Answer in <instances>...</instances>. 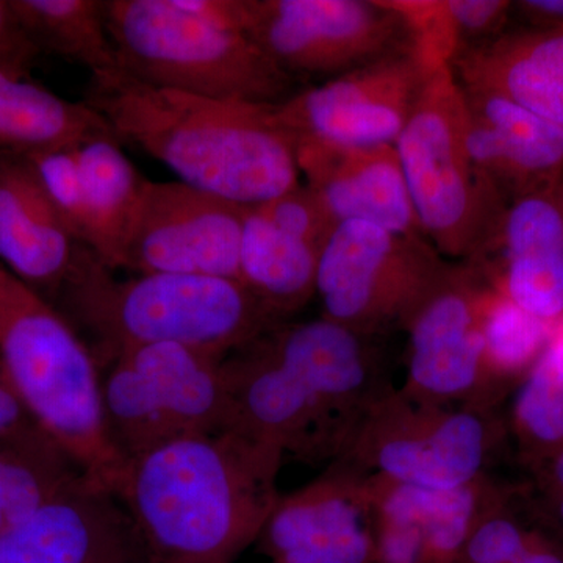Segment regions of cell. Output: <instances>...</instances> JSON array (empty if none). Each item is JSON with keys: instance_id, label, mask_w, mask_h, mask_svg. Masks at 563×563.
Listing matches in <instances>:
<instances>
[{"instance_id": "6da1fadb", "label": "cell", "mask_w": 563, "mask_h": 563, "mask_svg": "<svg viewBox=\"0 0 563 563\" xmlns=\"http://www.w3.org/2000/svg\"><path fill=\"white\" fill-rule=\"evenodd\" d=\"M284 454L239 429L184 437L125 462L114 492L154 563H233L279 501Z\"/></svg>"}, {"instance_id": "7a4b0ae2", "label": "cell", "mask_w": 563, "mask_h": 563, "mask_svg": "<svg viewBox=\"0 0 563 563\" xmlns=\"http://www.w3.org/2000/svg\"><path fill=\"white\" fill-rule=\"evenodd\" d=\"M84 102L121 143L198 190L255 207L301 184L295 140L274 106L155 87L121 69L91 74Z\"/></svg>"}, {"instance_id": "3957f363", "label": "cell", "mask_w": 563, "mask_h": 563, "mask_svg": "<svg viewBox=\"0 0 563 563\" xmlns=\"http://www.w3.org/2000/svg\"><path fill=\"white\" fill-rule=\"evenodd\" d=\"M55 299L70 324L95 339L98 365L143 344H179L225 358L279 324L240 280L169 273L118 280L85 246Z\"/></svg>"}, {"instance_id": "277c9868", "label": "cell", "mask_w": 563, "mask_h": 563, "mask_svg": "<svg viewBox=\"0 0 563 563\" xmlns=\"http://www.w3.org/2000/svg\"><path fill=\"white\" fill-rule=\"evenodd\" d=\"M0 363L40 428L114 490L125 461L107 431L98 361L68 318L3 266Z\"/></svg>"}, {"instance_id": "5b68a950", "label": "cell", "mask_w": 563, "mask_h": 563, "mask_svg": "<svg viewBox=\"0 0 563 563\" xmlns=\"http://www.w3.org/2000/svg\"><path fill=\"white\" fill-rule=\"evenodd\" d=\"M118 68L155 87L277 106L301 91L244 33L221 31L174 0H102Z\"/></svg>"}, {"instance_id": "8992f818", "label": "cell", "mask_w": 563, "mask_h": 563, "mask_svg": "<svg viewBox=\"0 0 563 563\" xmlns=\"http://www.w3.org/2000/svg\"><path fill=\"white\" fill-rule=\"evenodd\" d=\"M395 150L426 239L440 254L468 261L507 202L474 166L451 65L429 73Z\"/></svg>"}, {"instance_id": "52a82bcc", "label": "cell", "mask_w": 563, "mask_h": 563, "mask_svg": "<svg viewBox=\"0 0 563 563\" xmlns=\"http://www.w3.org/2000/svg\"><path fill=\"white\" fill-rule=\"evenodd\" d=\"M222 362L179 344H143L99 363L107 431L121 457L231 428Z\"/></svg>"}, {"instance_id": "ba28073f", "label": "cell", "mask_w": 563, "mask_h": 563, "mask_svg": "<svg viewBox=\"0 0 563 563\" xmlns=\"http://www.w3.org/2000/svg\"><path fill=\"white\" fill-rule=\"evenodd\" d=\"M448 266L426 236L340 222L318 261L317 295L324 318L368 335L406 325Z\"/></svg>"}, {"instance_id": "9c48e42d", "label": "cell", "mask_w": 563, "mask_h": 563, "mask_svg": "<svg viewBox=\"0 0 563 563\" xmlns=\"http://www.w3.org/2000/svg\"><path fill=\"white\" fill-rule=\"evenodd\" d=\"M247 14L246 35L298 81L332 80L415 47L391 0H247Z\"/></svg>"}, {"instance_id": "30bf717a", "label": "cell", "mask_w": 563, "mask_h": 563, "mask_svg": "<svg viewBox=\"0 0 563 563\" xmlns=\"http://www.w3.org/2000/svg\"><path fill=\"white\" fill-rule=\"evenodd\" d=\"M433 68L413 47L298 91L274 109L295 144L395 146Z\"/></svg>"}, {"instance_id": "8fae6325", "label": "cell", "mask_w": 563, "mask_h": 563, "mask_svg": "<svg viewBox=\"0 0 563 563\" xmlns=\"http://www.w3.org/2000/svg\"><path fill=\"white\" fill-rule=\"evenodd\" d=\"M247 209L180 180H147L120 268L239 280Z\"/></svg>"}, {"instance_id": "7c38bea8", "label": "cell", "mask_w": 563, "mask_h": 563, "mask_svg": "<svg viewBox=\"0 0 563 563\" xmlns=\"http://www.w3.org/2000/svg\"><path fill=\"white\" fill-rule=\"evenodd\" d=\"M0 563H154L118 493L84 476L0 532Z\"/></svg>"}, {"instance_id": "4fadbf2b", "label": "cell", "mask_w": 563, "mask_h": 563, "mask_svg": "<svg viewBox=\"0 0 563 563\" xmlns=\"http://www.w3.org/2000/svg\"><path fill=\"white\" fill-rule=\"evenodd\" d=\"M466 265L493 290L555 324L563 318V201L561 184L504 207Z\"/></svg>"}, {"instance_id": "5bb4252c", "label": "cell", "mask_w": 563, "mask_h": 563, "mask_svg": "<svg viewBox=\"0 0 563 563\" xmlns=\"http://www.w3.org/2000/svg\"><path fill=\"white\" fill-rule=\"evenodd\" d=\"M483 288V277L472 266H448L407 321L409 384L421 401L463 398L487 373L481 331Z\"/></svg>"}, {"instance_id": "9a60e30c", "label": "cell", "mask_w": 563, "mask_h": 563, "mask_svg": "<svg viewBox=\"0 0 563 563\" xmlns=\"http://www.w3.org/2000/svg\"><path fill=\"white\" fill-rule=\"evenodd\" d=\"M461 90L470 155L504 201L561 184L563 125L495 92L462 85Z\"/></svg>"}, {"instance_id": "2e32d148", "label": "cell", "mask_w": 563, "mask_h": 563, "mask_svg": "<svg viewBox=\"0 0 563 563\" xmlns=\"http://www.w3.org/2000/svg\"><path fill=\"white\" fill-rule=\"evenodd\" d=\"M295 150L299 174L336 224L365 221L388 231L424 236L395 146L299 141Z\"/></svg>"}, {"instance_id": "e0dca14e", "label": "cell", "mask_w": 563, "mask_h": 563, "mask_svg": "<svg viewBox=\"0 0 563 563\" xmlns=\"http://www.w3.org/2000/svg\"><path fill=\"white\" fill-rule=\"evenodd\" d=\"M369 437L368 461L387 483L432 490L474 484L488 451V429L472 410L401 418L384 413Z\"/></svg>"}, {"instance_id": "ac0fdd59", "label": "cell", "mask_w": 563, "mask_h": 563, "mask_svg": "<svg viewBox=\"0 0 563 563\" xmlns=\"http://www.w3.org/2000/svg\"><path fill=\"white\" fill-rule=\"evenodd\" d=\"M374 492L346 479H324L279 499L258 537L276 563H372L368 528Z\"/></svg>"}, {"instance_id": "d6986e66", "label": "cell", "mask_w": 563, "mask_h": 563, "mask_svg": "<svg viewBox=\"0 0 563 563\" xmlns=\"http://www.w3.org/2000/svg\"><path fill=\"white\" fill-rule=\"evenodd\" d=\"M80 247L24 157L0 155V266L52 302Z\"/></svg>"}, {"instance_id": "ffe728a7", "label": "cell", "mask_w": 563, "mask_h": 563, "mask_svg": "<svg viewBox=\"0 0 563 563\" xmlns=\"http://www.w3.org/2000/svg\"><path fill=\"white\" fill-rule=\"evenodd\" d=\"M462 87L495 92L563 125V27L507 29L451 62Z\"/></svg>"}, {"instance_id": "44dd1931", "label": "cell", "mask_w": 563, "mask_h": 563, "mask_svg": "<svg viewBox=\"0 0 563 563\" xmlns=\"http://www.w3.org/2000/svg\"><path fill=\"white\" fill-rule=\"evenodd\" d=\"M362 333L320 320L277 324L263 335L282 365L301 379L329 418L343 431L350 406L368 395L373 358Z\"/></svg>"}, {"instance_id": "7402d4cb", "label": "cell", "mask_w": 563, "mask_h": 563, "mask_svg": "<svg viewBox=\"0 0 563 563\" xmlns=\"http://www.w3.org/2000/svg\"><path fill=\"white\" fill-rule=\"evenodd\" d=\"M102 136L118 139L87 103L55 95L31 69L0 66V155L73 150Z\"/></svg>"}, {"instance_id": "603a6c76", "label": "cell", "mask_w": 563, "mask_h": 563, "mask_svg": "<svg viewBox=\"0 0 563 563\" xmlns=\"http://www.w3.org/2000/svg\"><path fill=\"white\" fill-rule=\"evenodd\" d=\"M318 261L320 252L282 232L258 207L247 209L239 280L279 320L317 295Z\"/></svg>"}, {"instance_id": "cb8c5ba5", "label": "cell", "mask_w": 563, "mask_h": 563, "mask_svg": "<svg viewBox=\"0 0 563 563\" xmlns=\"http://www.w3.org/2000/svg\"><path fill=\"white\" fill-rule=\"evenodd\" d=\"M88 214V250L109 269L120 268L122 251L147 180L121 151V141L102 136L76 147Z\"/></svg>"}, {"instance_id": "d4e9b609", "label": "cell", "mask_w": 563, "mask_h": 563, "mask_svg": "<svg viewBox=\"0 0 563 563\" xmlns=\"http://www.w3.org/2000/svg\"><path fill=\"white\" fill-rule=\"evenodd\" d=\"M90 476L43 429L0 442V532Z\"/></svg>"}, {"instance_id": "484cf974", "label": "cell", "mask_w": 563, "mask_h": 563, "mask_svg": "<svg viewBox=\"0 0 563 563\" xmlns=\"http://www.w3.org/2000/svg\"><path fill=\"white\" fill-rule=\"evenodd\" d=\"M374 503L379 521L420 526L424 536L421 563H454L477 523L479 490L476 484L432 490L390 483L374 490Z\"/></svg>"}, {"instance_id": "4316f807", "label": "cell", "mask_w": 563, "mask_h": 563, "mask_svg": "<svg viewBox=\"0 0 563 563\" xmlns=\"http://www.w3.org/2000/svg\"><path fill=\"white\" fill-rule=\"evenodd\" d=\"M22 29L40 52L79 63L90 74L118 68L102 0H10Z\"/></svg>"}, {"instance_id": "83f0119b", "label": "cell", "mask_w": 563, "mask_h": 563, "mask_svg": "<svg viewBox=\"0 0 563 563\" xmlns=\"http://www.w3.org/2000/svg\"><path fill=\"white\" fill-rule=\"evenodd\" d=\"M554 325L526 312L484 282L481 331L487 373L512 374L532 366L550 342Z\"/></svg>"}, {"instance_id": "f1b7e54d", "label": "cell", "mask_w": 563, "mask_h": 563, "mask_svg": "<svg viewBox=\"0 0 563 563\" xmlns=\"http://www.w3.org/2000/svg\"><path fill=\"white\" fill-rule=\"evenodd\" d=\"M47 199L81 246L90 243V214L77 163L76 147L24 155Z\"/></svg>"}, {"instance_id": "f546056e", "label": "cell", "mask_w": 563, "mask_h": 563, "mask_svg": "<svg viewBox=\"0 0 563 563\" xmlns=\"http://www.w3.org/2000/svg\"><path fill=\"white\" fill-rule=\"evenodd\" d=\"M515 415L521 432L540 446L563 442V379L540 358L529 369Z\"/></svg>"}, {"instance_id": "4dcf8cb0", "label": "cell", "mask_w": 563, "mask_h": 563, "mask_svg": "<svg viewBox=\"0 0 563 563\" xmlns=\"http://www.w3.org/2000/svg\"><path fill=\"white\" fill-rule=\"evenodd\" d=\"M255 207L282 232L301 240L320 254L336 228V222L307 185H296L272 201Z\"/></svg>"}, {"instance_id": "1f68e13d", "label": "cell", "mask_w": 563, "mask_h": 563, "mask_svg": "<svg viewBox=\"0 0 563 563\" xmlns=\"http://www.w3.org/2000/svg\"><path fill=\"white\" fill-rule=\"evenodd\" d=\"M455 55L507 31L514 2L509 0H443ZM454 60V58H453Z\"/></svg>"}, {"instance_id": "d6a6232c", "label": "cell", "mask_w": 563, "mask_h": 563, "mask_svg": "<svg viewBox=\"0 0 563 563\" xmlns=\"http://www.w3.org/2000/svg\"><path fill=\"white\" fill-rule=\"evenodd\" d=\"M533 542L509 518L477 520L454 563H515Z\"/></svg>"}, {"instance_id": "836d02e7", "label": "cell", "mask_w": 563, "mask_h": 563, "mask_svg": "<svg viewBox=\"0 0 563 563\" xmlns=\"http://www.w3.org/2000/svg\"><path fill=\"white\" fill-rule=\"evenodd\" d=\"M40 54L11 9L10 0H0V66L31 69Z\"/></svg>"}, {"instance_id": "e575fe53", "label": "cell", "mask_w": 563, "mask_h": 563, "mask_svg": "<svg viewBox=\"0 0 563 563\" xmlns=\"http://www.w3.org/2000/svg\"><path fill=\"white\" fill-rule=\"evenodd\" d=\"M174 3L211 27L246 35L247 0H174Z\"/></svg>"}, {"instance_id": "d590c367", "label": "cell", "mask_w": 563, "mask_h": 563, "mask_svg": "<svg viewBox=\"0 0 563 563\" xmlns=\"http://www.w3.org/2000/svg\"><path fill=\"white\" fill-rule=\"evenodd\" d=\"M40 429L38 422L29 412L0 363V442L18 439Z\"/></svg>"}, {"instance_id": "8d00e7d4", "label": "cell", "mask_w": 563, "mask_h": 563, "mask_svg": "<svg viewBox=\"0 0 563 563\" xmlns=\"http://www.w3.org/2000/svg\"><path fill=\"white\" fill-rule=\"evenodd\" d=\"M514 14L526 27H563V0H520Z\"/></svg>"}, {"instance_id": "74e56055", "label": "cell", "mask_w": 563, "mask_h": 563, "mask_svg": "<svg viewBox=\"0 0 563 563\" xmlns=\"http://www.w3.org/2000/svg\"><path fill=\"white\" fill-rule=\"evenodd\" d=\"M515 563H563V555L542 543L533 542L532 547Z\"/></svg>"}, {"instance_id": "f35d334b", "label": "cell", "mask_w": 563, "mask_h": 563, "mask_svg": "<svg viewBox=\"0 0 563 563\" xmlns=\"http://www.w3.org/2000/svg\"><path fill=\"white\" fill-rule=\"evenodd\" d=\"M554 476L558 484L563 488V451L561 455H559L558 461H555Z\"/></svg>"}, {"instance_id": "ab89813d", "label": "cell", "mask_w": 563, "mask_h": 563, "mask_svg": "<svg viewBox=\"0 0 563 563\" xmlns=\"http://www.w3.org/2000/svg\"><path fill=\"white\" fill-rule=\"evenodd\" d=\"M559 518H561L562 525H563V498L561 504H559Z\"/></svg>"}, {"instance_id": "60d3db41", "label": "cell", "mask_w": 563, "mask_h": 563, "mask_svg": "<svg viewBox=\"0 0 563 563\" xmlns=\"http://www.w3.org/2000/svg\"><path fill=\"white\" fill-rule=\"evenodd\" d=\"M563 180V179H562Z\"/></svg>"}]
</instances>
